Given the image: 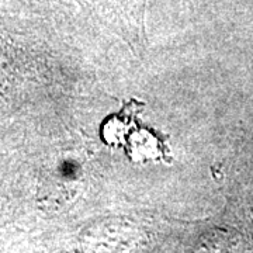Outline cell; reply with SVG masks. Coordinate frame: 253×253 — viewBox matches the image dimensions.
Returning <instances> with one entry per match:
<instances>
[{
	"instance_id": "6da1fadb",
	"label": "cell",
	"mask_w": 253,
	"mask_h": 253,
	"mask_svg": "<svg viewBox=\"0 0 253 253\" xmlns=\"http://www.w3.org/2000/svg\"><path fill=\"white\" fill-rule=\"evenodd\" d=\"M236 242L226 232H214L203 239L194 253H234Z\"/></svg>"
}]
</instances>
